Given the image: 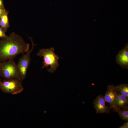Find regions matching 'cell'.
I'll return each mask as SVG.
<instances>
[{"mask_svg":"<svg viewBox=\"0 0 128 128\" xmlns=\"http://www.w3.org/2000/svg\"><path fill=\"white\" fill-rule=\"evenodd\" d=\"M30 44L14 32L0 40V62L14 59L18 55L29 50Z\"/></svg>","mask_w":128,"mask_h":128,"instance_id":"cell-1","label":"cell"},{"mask_svg":"<svg viewBox=\"0 0 128 128\" xmlns=\"http://www.w3.org/2000/svg\"><path fill=\"white\" fill-rule=\"evenodd\" d=\"M55 50L52 47L47 49L43 48L41 49L37 54V55L43 58L41 70L45 67L47 68L50 66V67L47 70L49 72L52 73L56 70L59 66L58 60L59 57L55 54Z\"/></svg>","mask_w":128,"mask_h":128,"instance_id":"cell-2","label":"cell"},{"mask_svg":"<svg viewBox=\"0 0 128 128\" xmlns=\"http://www.w3.org/2000/svg\"><path fill=\"white\" fill-rule=\"evenodd\" d=\"M0 76L6 80L16 79L21 81L18 65L14 59L0 62Z\"/></svg>","mask_w":128,"mask_h":128,"instance_id":"cell-3","label":"cell"},{"mask_svg":"<svg viewBox=\"0 0 128 128\" xmlns=\"http://www.w3.org/2000/svg\"><path fill=\"white\" fill-rule=\"evenodd\" d=\"M22 81L16 79L5 80L0 79V89L3 92L13 95L20 93L23 90Z\"/></svg>","mask_w":128,"mask_h":128,"instance_id":"cell-4","label":"cell"},{"mask_svg":"<svg viewBox=\"0 0 128 128\" xmlns=\"http://www.w3.org/2000/svg\"><path fill=\"white\" fill-rule=\"evenodd\" d=\"M29 37L32 43V47L30 50L26 52L25 54H23L22 56L19 59L17 64L19 70L20 80L22 81L26 77L27 72L30 62V54L36 45L33 41L32 38Z\"/></svg>","mask_w":128,"mask_h":128,"instance_id":"cell-5","label":"cell"},{"mask_svg":"<svg viewBox=\"0 0 128 128\" xmlns=\"http://www.w3.org/2000/svg\"><path fill=\"white\" fill-rule=\"evenodd\" d=\"M117 91L116 86L113 85L108 86L107 91L105 94L104 98L105 101L109 103L115 111L117 112L120 110L115 106V101L117 97Z\"/></svg>","mask_w":128,"mask_h":128,"instance_id":"cell-6","label":"cell"},{"mask_svg":"<svg viewBox=\"0 0 128 128\" xmlns=\"http://www.w3.org/2000/svg\"><path fill=\"white\" fill-rule=\"evenodd\" d=\"M116 62L123 68H128V44L120 51L116 56Z\"/></svg>","mask_w":128,"mask_h":128,"instance_id":"cell-7","label":"cell"},{"mask_svg":"<svg viewBox=\"0 0 128 128\" xmlns=\"http://www.w3.org/2000/svg\"><path fill=\"white\" fill-rule=\"evenodd\" d=\"M105 103L104 97L101 95H100L95 100L93 104L96 113H110V108L106 106Z\"/></svg>","mask_w":128,"mask_h":128,"instance_id":"cell-8","label":"cell"},{"mask_svg":"<svg viewBox=\"0 0 128 128\" xmlns=\"http://www.w3.org/2000/svg\"><path fill=\"white\" fill-rule=\"evenodd\" d=\"M115 102V106L117 108L123 109H128V99L119 92Z\"/></svg>","mask_w":128,"mask_h":128,"instance_id":"cell-9","label":"cell"},{"mask_svg":"<svg viewBox=\"0 0 128 128\" xmlns=\"http://www.w3.org/2000/svg\"><path fill=\"white\" fill-rule=\"evenodd\" d=\"M8 13L6 12L0 18V27L5 32L9 27L8 18Z\"/></svg>","mask_w":128,"mask_h":128,"instance_id":"cell-10","label":"cell"},{"mask_svg":"<svg viewBox=\"0 0 128 128\" xmlns=\"http://www.w3.org/2000/svg\"><path fill=\"white\" fill-rule=\"evenodd\" d=\"M118 91L120 94L128 99V85L127 84H122L116 86Z\"/></svg>","mask_w":128,"mask_h":128,"instance_id":"cell-11","label":"cell"},{"mask_svg":"<svg viewBox=\"0 0 128 128\" xmlns=\"http://www.w3.org/2000/svg\"><path fill=\"white\" fill-rule=\"evenodd\" d=\"M121 118L126 122L128 121V109H123L122 111L121 110H118L117 112Z\"/></svg>","mask_w":128,"mask_h":128,"instance_id":"cell-12","label":"cell"},{"mask_svg":"<svg viewBox=\"0 0 128 128\" xmlns=\"http://www.w3.org/2000/svg\"><path fill=\"white\" fill-rule=\"evenodd\" d=\"M7 36L5 33V32L0 27V38L2 39L5 38Z\"/></svg>","mask_w":128,"mask_h":128,"instance_id":"cell-13","label":"cell"},{"mask_svg":"<svg viewBox=\"0 0 128 128\" xmlns=\"http://www.w3.org/2000/svg\"><path fill=\"white\" fill-rule=\"evenodd\" d=\"M6 12L3 7H0V18Z\"/></svg>","mask_w":128,"mask_h":128,"instance_id":"cell-14","label":"cell"},{"mask_svg":"<svg viewBox=\"0 0 128 128\" xmlns=\"http://www.w3.org/2000/svg\"><path fill=\"white\" fill-rule=\"evenodd\" d=\"M119 128H128V122L124 123V124L119 127Z\"/></svg>","mask_w":128,"mask_h":128,"instance_id":"cell-15","label":"cell"},{"mask_svg":"<svg viewBox=\"0 0 128 128\" xmlns=\"http://www.w3.org/2000/svg\"><path fill=\"white\" fill-rule=\"evenodd\" d=\"M3 7L2 1V0H0V7Z\"/></svg>","mask_w":128,"mask_h":128,"instance_id":"cell-16","label":"cell"}]
</instances>
